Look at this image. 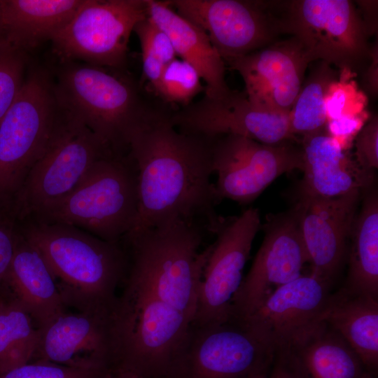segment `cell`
<instances>
[{"label":"cell","mask_w":378,"mask_h":378,"mask_svg":"<svg viewBox=\"0 0 378 378\" xmlns=\"http://www.w3.org/2000/svg\"><path fill=\"white\" fill-rule=\"evenodd\" d=\"M133 31L141 45L143 76L154 90L166 66L177 55L169 36L148 15Z\"/></svg>","instance_id":"obj_29"},{"label":"cell","mask_w":378,"mask_h":378,"mask_svg":"<svg viewBox=\"0 0 378 378\" xmlns=\"http://www.w3.org/2000/svg\"><path fill=\"white\" fill-rule=\"evenodd\" d=\"M268 372H269V371L265 372H262V373L258 374L257 375H255L251 378H267V375H268Z\"/></svg>","instance_id":"obj_41"},{"label":"cell","mask_w":378,"mask_h":378,"mask_svg":"<svg viewBox=\"0 0 378 378\" xmlns=\"http://www.w3.org/2000/svg\"><path fill=\"white\" fill-rule=\"evenodd\" d=\"M278 355L299 378H363L366 372L352 348L324 321L293 348Z\"/></svg>","instance_id":"obj_24"},{"label":"cell","mask_w":378,"mask_h":378,"mask_svg":"<svg viewBox=\"0 0 378 378\" xmlns=\"http://www.w3.org/2000/svg\"><path fill=\"white\" fill-rule=\"evenodd\" d=\"M94 378H140L134 374L124 370L120 368L112 365L104 370Z\"/></svg>","instance_id":"obj_38"},{"label":"cell","mask_w":378,"mask_h":378,"mask_svg":"<svg viewBox=\"0 0 378 378\" xmlns=\"http://www.w3.org/2000/svg\"><path fill=\"white\" fill-rule=\"evenodd\" d=\"M61 114L52 76L39 69L30 71L0 122V213L12 216L14 201L48 148Z\"/></svg>","instance_id":"obj_6"},{"label":"cell","mask_w":378,"mask_h":378,"mask_svg":"<svg viewBox=\"0 0 378 378\" xmlns=\"http://www.w3.org/2000/svg\"><path fill=\"white\" fill-rule=\"evenodd\" d=\"M106 368L80 369L35 360L0 374V378H94Z\"/></svg>","instance_id":"obj_33"},{"label":"cell","mask_w":378,"mask_h":378,"mask_svg":"<svg viewBox=\"0 0 378 378\" xmlns=\"http://www.w3.org/2000/svg\"><path fill=\"white\" fill-rule=\"evenodd\" d=\"M5 284L38 329L66 311L49 267L20 230Z\"/></svg>","instance_id":"obj_22"},{"label":"cell","mask_w":378,"mask_h":378,"mask_svg":"<svg viewBox=\"0 0 378 378\" xmlns=\"http://www.w3.org/2000/svg\"><path fill=\"white\" fill-rule=\"evenodd\" d=\"M127 265L111 313L114 364L140 378H162L192 324L210 252L196 223L175 221L122 239Z\"/></svg>","instance_id":"obj_1"},{"label":"cell","mask_w":378,"mask_h":378,"mask_svg":"<svg viewBox=\"0 0 378 378\" xmlns=\"http://www.w3.org/2000/svg\"><path fill=\"white\" fill-rule=\"evenodd\" d=\"M148 17L169 36L177 56L191 64L206 83L205 96L219 98L231 89L225 62L204 31L178 14L167 1L147 0Z\"/></svg>","instance_id":"obj_21"},{"label":"cell","mask_w":378,"mask_h":378,"mask_svg":"<svg viewBox=\"0 0 378 378\" xmlns=\"http://www.w3.org/2000/svg\"><path fill=\"white\" fill-rule=\"evenodd\" d=\"M281 31L293 35L313 61L343 69L368 55L371 30L349 0H298L287 3Z\"/></svg>","instance_id":"obj_10"},{"label":"cell","mask_w":378,"mask_h":378,"mask_svg":"<svg viewBox=\"0 0 378 378\" xmlns=\"http://www.w3.org/2000/svg\"><path fill=\"white\" fill-rule=\"evenodd\" d=\"M26 65L25 53L11 48L0 50V122L22 89Z\"/></svg>","instance_id":"obj_32"},{"label":"cell","mask_w":378,"mask_h":378,"mask_svg":"<svg viewBox=\"0 0 378 378\" xmlns=\"http://www.w3.org/2000/svg\"><path fill=\"white\" fill-rule=\"evenodd\" d=\"M170 119L178 130L209 137L232 134L268 145L296 140L290 131L289 112L265 110L245 92L232 90L219 98L204 95L173 110Z\"/></svg>","instance_id":"obj_15"},{"label":"cell","mask_w":378,"mask_h":378,"mask_svg":"<svg viewBox=\"0 0 378 378\" xmlns=\"http://www.w3.org/2000/svg\"><path fill=\"white\" fill-rule=\"evenodd\" d=\"M19 237L18 222L0 213V288L5 285Z\"/></svg>","instance_id":"obj_35"},{"label":"cell","mask_w":378,"mask_h":378,"mask_svg":"<svg viewBox=\"0 0 378 378\" xmlns=\"http://www.w3.org/2000/svg\"><path fill=\"white\" fill-rule=\"evenodd\" d=\"M61 109L48 148L14 201L12 216L18 222L38 216L65 197L96 161L114 153L78 119Z\"/></svg>","instance_id":"obj_7"},{"label":"cell","mask_w":378,"mask_h":378,"mask_svg":"<svg viewBox=\"0 0 378 378\" xmlns=\"http://www.w3.org/2000/svg\"><path fill=\"white\" fill-rule=\"evenodd\" d=\"M300 195L338 197L370 188L374 172L363 169L328 132L302 139Z\"/></svg>","instance_id":"obj_20"},{"label":"cell","mask_w":378,"mask_h":378,"mask_svg":"<svg viewBox=\"0 0 378 378\" xmlns=\"http://www.w3.org/2000/svg\"><path fill=\"white\" fill-rule=\"evenodd\" d=\"M323 320L337 331L375 376L378 368V298L342 287L330 294Z\"/></svg>","instance_id":"obj_25"},{"label":"cell","mask_w":378,"mask_h":378,"mask_svg":"<svg viewBox=\"0 0 378 378\" xmlns=\"http://www.w3.org/2000/svg\"><path fill=\"white\" fill-rule=\"evenodd\" d=\"M338 78L328 89L325 104L328 121L354 118H368L367 97L359 90L349 69H341Z\"/></svg>","instance_id":"obj_31"},{"label":"cell","mask_w":378,"mask_h":378,"mask_svg":"<svg viewBox=\"0 0 378 378\" xmlns=\"http://www.w3.org/2000/svg\"><path fill=\"white\" fill-rule=\"evenodd\" d=\"M207 35L224 62L264 48L281 31L267 4L242 0H167Z\"/></svg>","instance_id":"obj_14"},{"label":"cell","mask_w":378,"mask_h":378,"mask_svg":"<svg viewBox=\"0 0 378 378\" xmlns=\"http://www.w3.org/2000/svg\"><path fill=\"white\" fill-rule=\"evenodd\" d=\"M11 294L10 293L6 286L4 285L2 288H0V312L4 307V304L10 298Z\"/></svg>","instance_id":"obj_39"},{"label":"cell","mask_w":378,"mask_h":378,"mask_svg":"<svg viewBox=\"0 0 378 378\" xmlns=\"http://www.w3.org/2000/svg\"><path fill=\"white\" fill-rule=\"evenodd\" d=\"M83 0H0V27L9 48L22 52L50 41Z\"/></svg>","instance_id":"obj_23"},{"label":"cell","mask_w":378,"mask_h":378,"mask_svg":"<svg viewBox=\"0 0 378 378\" xmlns=\"http://www.w3.org/2000/svg\"><path fill=\"white\" fill-rule=\"evenodd\" d=\"M138 172L130 153L96 161L76 187L38 216L26 220L74 226L108 241H120L139 214Z\"/></svg>","instance_id":"obj_5"},{"label":"cell","mask_w":378,"mask_h":378,"mask_svg":"<svg viewBox=\"0 0 378 378\" xmlns=\"http://www.w3.org/2000/svg\"><path fill=\"white\" fill-rule=\"evenodd\" d=\"M265 237L232 304V320L249 314L264 298L295 280L309 262L295 211L271 216Z\"/></svg>","instance_id":"obj_16"},{"label":"cell","mask_w":378,"mask_h":378,"mask_svg":"<svg viewBox=\"0 0 378 378\" xmlns=\"http://www.w3.org/2000/svg\"><path fill=\"white\" fill-rule=\"evenodd\" d=\"M260 227L257 209L224 219L204 267L192 324L214 325L232 318L234 298L243 281V272L253 239Z\"/></svg>","instance_id":"obj_12"},{"label":"cell","mask_w":378,"mask_h":378,"mask_svg":"<svg viewBox=\"0 0 378 378\" xmlns=\"http://www.w3.org/2000/svg\"><path fill=\"white\" fill-rule=\"evenodd\" d=\"M148 17L147 0H83L51 40L59 63L83 62L121 69L135 25Z\"/></svg>","instance_id":"obj_9"},{"label":"cell","mask_w":378,"mask_h":378,"mask_svg":"<svg viewBox=\"0 0 378 378\" xmlns=\"http://www.w3.org/2000/svg\"><path fill=\"white\" fill-rule=\"evenodd\" d=\"M312 57L294 37L229 62L245 85V94L267 111L290 112Z\"/></svg>","instance_id":"obj_17"},{"label":"cell","mask_w":378,"mask_h":378,"mask_svg":"<svg viewBox=\"0 0 378 378\" xmlns=\"http://www.w3.org/2000/svg\"><path fill=\"white\" fill-rule=\"evenodd\" d=\"M338 76L332 65L320 61L303 81L289 112L290 131L295 139L326 130V95Z\"/></svg>","instance_id":"obj_27"},{"label":"cell","mask_w":378,"mask_h":378,"mask_svg":"<svg viewBox=\"0 0 378 378\" xmlns=\"http://www.w3.org/2000/svg\"><path fill=\"white\" fill-rule=\"evenodd\" d=\"M363 378H375V376L371 374L370 373H369L368 372L366 371L364 373V375H363Z\"/></svg>","instance_id":"obj_42"},{"label":"cell","mask_w":378,"mask_h":378,"mask_svg":"<svg viewBox=\"0 0 378 378\" xmlns=\"http://www.w3.org/2000/svg\"><path fill=\"white\" fill-rule=\"evenodd\" d=\"M204 90L197 70L176 57L166 66L153 91L164 102L184 106Z\"/></svg>","instance_id":"obj_30"},{"label":"cell","mask_w":378,"mask_h":378,"mask_svg":"<svg viewBox=\"0 0 378 378\" xmlns=\"http://www.w3.org/2000/svg\"><path fill=\"white\" fill-rule=\"evenodd\" d=\"M274 355L234 320L191 324L162 378H251L268 372Z\"/></svg>","instance_id":"obj_8"},{"label":"cell","mask_w":378,"mask_h":378,"mask_svg":"<svg viewBox=\"0 0 378 378\" xmlns=\"http://www.w3.org/2000/svg\"><path fill=\"white\" fill-rule=\"evenodd\" d=\"M9 48L6 45L0 27V50Z\"/></svg>","instance_id":"obj_40"},{"label":"cell","mask_w":378,"mask_h":378,"mask_svg":"<svg viewBox=\"0 0 378 378\" xmlns=\"http://www.w3.org/2000/svg\"><path fill=\"white\" fill-rule=\"evenodd\" d=\"M378 48L377 43L374 45L370 50L368 55L371 58V64L364 76L365 84L368 91L375 95L378 89Z\"/></svg>","instance_id":"obj_36"},{"label":"cell","mask_w":378,"mask_h":378,"mask_svg":"<svg viewBox=\"0 0 378 378\" xmlns=\"http://www.w3.org/2000/svg\"><path fill=\"white\" fill-rule=\"evenodd\" d=\"M267 378H299L286 359L281 355H274Z\"/></svg>","instance_id":"obj_37"},{"label":"cell","mask_w":378,"mask_h":378,"mask_svg":"<svg viewBox=\"0 0 378 378\" xmlns=\"http://www.w3.org/2000/svg\"><path fill=\"white\" fill-rule=\"evenodd\" d=\"M38 339V328L11 295L0 312V374L30 362Z\"/></svg>","instance_id":"obj_28"},{"label":"cell","mask_w":378,"mask_h":378,"mask_svg":"<svg viewBox=\"0 0 378 378\" xmlns=\"http://www.w3.org/2000/svg\"><path fill=\"white\" fill-rule=\"evenodd\" d=\"M355 160L364 170L374 172L378 167V119L371 118L355 138Z\"/></svg>","instance_id":"obj_34"},{"label":"cell","mask_w":378,"mask_h":378,"mask_svg":"<svg viewBox=\"0 0 378 378\" xmlns=\"http://www.w3.org/2000/svg\"><path fill=\"white\" fill-rule=\"evenodd\" d=\"M52 78L60 107L115 154H127L132 134L170 111L150 102L130 78L104 67L78 62L59 63Z\"/></svg>","instance_id":"obj_4"},{"label":"cell","mask_w":378,"mask_h":378,"mask_svg":"<svg viewBox=\"0 0 378 378\" xmlns=\"http://www.w3.org/2000/svg\"><path fill=\"white\" fill-rule=\"evenodd\" d=\"M18 225L49 267L66 308L111 312L127 265L122 240L105 241L62 223L24 220Z\"/></svg>","instance_id":"obj_3"},{"label":"cell","mask_w":378,"mask_h":378,"mask_svg":"<svg viewBox=\"0 0 378 378\" xmlns=\"http://www.w3.org/2000/svg\"><path fill=\"white\" fill-rule=\"evenodd\" d=\"M172 111L142 126L130 139L139 198L132 231L200 219L215 233L224 218L215 211L218 199L210 181L214 137L178 130L170 119Z\"/></svg>","instance_id":"obj_2"},{"label":"cell","mask_w":378,"mask_h":378,"mask_svg":"<svg viewBox=\"0 0 378 378\" xmlns=\"http://www.w3.org/2000/svg\"><path fill=\"white\" fill-rule=\"evenodd\" d=\"M88 370L113 365L111 313L66 312L38 329L31 361Z\"/></svg>","instance_id":"obj_18"},{"label":"cell","mask_w":378,"mask_h":378,"mask_svg":"<svg viewBox=\"0 0 378 378\" xmlns=\"http://www.w3.org/2000/svg\"><path fill=\"white\" fill-rule=\"evenodd\" d=\"M361 192L325 198L300 195L293 207L312 274L330 285L343 262Z\"/></svg>","instance_id":"obj_19"},{"label":"cell","mask_w":378,"mask_h":378,"mask_svg":"<svg viewBox=\"0 0 378 378\" xmlns=\"http://www.w3.org/2000/svg\"><path fill=\"white\" fill-rule=\"evenodd\" d=\"M212 167L218 200L248 204L283 174L302 171V150L291 141L268 145L239 135H220L212 144Z\"/></svg>","instance_id":"obj_11"},{"label":"cell","mask_w":378,"mask_h":378,"mask_svg":"<svg viewBox=\"0 0 378 378\" xmlns=\"http://www.w3.org/2000/svg\"><path fill=\"white\" fill-rule=\"evenodd\" d=\"M330 285L301 275L264 298L239 320L274 356L286 352L323 321Z\"/></svg>","instance_id":"obj_13"},{"label":"cell","mask_w":378,"mask_h":378,"mask_svg":"<svg viewBox=\"0 0 378 378\" xmlns=\"http://www.w3.org/2000/svg\"><path fill=\"white\" fill-rule=\"evenodd\" d=\"M367 192L350 233L349 271L344 287L378 298V197L375 190Z\"/></svg>","instance_id":"obj_26"}]
</instances>
